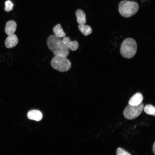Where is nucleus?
<instances>
[{"mask_svg": "<svg viewBox=\"0 0 155 155\" xmlns=\"http://www.w3.org/2000/svg\"><path fill=\"white\" fill-rule=\"evenodd\" d=\"M46 43L48 48L55 56L67 57L69 55V49L61 38L51 35L48 37Z\"/></svg>", "mask_w": 155, "mask_h": 155, "instance_id": "1", "label": "nucleus"}, {"mask_svg": "<svg viewBox=\"0 0 155 155\" xmlns=\"http://www.w3.org/2000/svg\"><path fill=\"white\" fill-rule=\"evenodd\" d=\"M139 6L137 3L133 1L123 0L119 5V11L123 17L128 18L135 15L137 12Z\"/></svg>", "mask_w": 155, "mask_h": 155, "instance_id": "2", "label": "nucleus"}, {"mask_svg": "<svg viewBox=\"0 0 155 155\" xmlns=\"http://www.w3.org/2000/svg\"><path fill=\"white\" fill-rule=\"evenodd\" d=\"M137 51V44L133 38H128L122 42L120 47V53L124 58L130 59L135 55Z\"/></svg>", "mask_w": 155, "mask_h": 155, "instance_id": "3", "label": "nucleus"}, {"mask_svg": "<svg viewBox=\"0 0 155 155\" xmlns=\"http://www.w3.org/2000/svg\"><path fill=\"white\" fill-rule=\"evenodd\" d=\"M51 64L55 69L61 72L68 71L71 67L70 61L66 57L55 56L52 59Z\"/></svg>", "mask_w": 155, "mask_h": 155, "instance_id": "4", "label": "nucleus"}, {"mask_svg": "<svg viewBox=\"0 0 155 155\" xmlns=\"http://www.w3.org/2000/svg\"><path fill=\"white\" fill-rule=\"evenodd\" d=\"M144 107V104L141 103L137 105H127L124 109L123 114L125 117L129 120L134 119L141 113Z\"/></svg>", "mask_w": 155, "mask_h": 155, "instance_id": "5", "label": "nucleus"}, {"mask_svg": "<svg viewBox=\"0 0 155 155\" xmlns=\"http://www.w3.org/2000/svg\"><path fill=\"white\" fill-rule=\"evenodd\" d=\"M63 41L66 46L73 51L77 50L79 47V43L76 40L71 41L70 38L68 37H63Z\"/></svg>", "mask_w": 155, "mask_h": 155, "instance_id": "6", "label": "nucleus"}, {"mask_svg": "<svg viewBox=\"0 0 155 155\" xmlns=\"http://www.w3.org/2000/svg\"><path fill=\"white\" fill-rule=\"evenodd\" d=\"M18 40L16 36L13 34L8 35L6 38L5 44V47L8 49L14 47L18 43Z\"/></svg>", "mask_w": 155, "mask_h": 155, "instance_id": "7", "label": "nucleus"}, {"mask_svg": "<svg viewBox=\"0 0 155 155\" xmlns=\"http://www.w3.org/2000/svg\"><path fill=\"white\" fill-rule=\"evenodd\" d=\"M17 24L13 20H10L6 23L5 28V33L8 35L13 34L16 31Z\"/></svg>", "mask_w": 155, "mask_h": 155, "instance_id": "8", "label": "nucleus"}, {"mask_svg": "<svg viewBox=\"0 0 155 155\" xmlns=\"http://www.w3.org/2000/svg\"><path fill=\"white\" fill-rule=\"evenodd\" d=\"M27 115L28 119L36 121H40L42 118V113L37 110H32L29 111Z\"/></svg>", "mask_w": 155, "mask_h": 155, "instance_id": "9", "label": "nucleus"}, {"mask_svg": "<svg viewBox=\"0 0 155 155\" xmlns=\"http://www.w3.org/2000/svg\"><path fill=\"white\" fill-rule=\"evenodd\" d=\"M143 100V97L140 92L136 93L131 98L129 104L133 106L137 105L141 103Z\"/></svg>", "mask_w": 155, "mask_h": 155, "instance_id": "10", "label": "nucleus"}, {"mask_svg": "<svg viewBox=\"0 0 155 155\" xmlns=\"http://www.w3.org/2000/svg\"><path fill=\"white\" fill-rule=\"evenodd\" d=\"M77 22L79 24H84L86 22V16L82 9H78L75 12Z\"/></svg>", "mask_w": 155, "mask_h": 155, "instance_id": "11", "label": "nucleus"}, {"mask_svg": "<svg viewBox=\"0 0 155 155\" xmlns=\"http://www.w3.org/2000/svg\"><path fill=\"white\" fill-rule=\"evenodd\" d=\"M53 31L54 35L57 37L61 38L65 36L66 34L60 24H57L53 28Z\"/></svg>", "mask_w": 155, "mask_h": 155, "instance_id": "12", "label": "nucleus"}, {"mask_svg": "<svg viewBox=\"0 0 155 155\" xmlns=\"http://www.w3.org/2000/svg\"><path fill=\"white\" fill-rule=\"evenodd\" d=\"M78 28L80 32L85 36H88L92 33V29L89 25L79 24Z\"/></svg>", "mask_w": 155, "mask_h": 155, "instance_id": "13", "label": "nucleus"}, {"mask_svg": "<svg viewBox=\"0 0 155 155\" xmlns=\"http://www.w3.org/2000/svg\"><path fill=\"white\" fill-rule=\"evenodd\" d=\"M144 111L147 114L155 116V107L153 105L148 104L144 107Z\"/></svg>", "mask_w": 155, "mask_h": 155, "instance_id": "14", "label": "nucleus"}, {"mask_svg": "<svg viewBox=\"0 0 155 155\" xmlns=\"http://www.w3.org/2000/svg\"><path fill=\"white\" fill-rule=\"evenodd\" d=\"M5 10L7 12H9L12 10L13 7V4L10 0L6 1L5 3Z\"/></svg>", "mask_w": 155, "mask_h": 155, "instance_id": "15", "label": "nucleus"}, {"mask_svg": "<svg viewBox=\"0 0 155 155\" xmlns=\"http://www.w3.org/2000/svg\"><path fill=\"white\" fill-rule=\"evenodd\" d=\"M117 155H131V154L120 148H118L116 151Z\"/></svg>", "mask_w": 155, "mask_h": 155, "instance_id": "16", "label": "nucleus"}, {"mask_svg": "<svg viewBox=\"0 0 155 155\" xmlns=\"http://www.w3.org/2000/svg\"><path fill=\"white\" fill-rule=\"evenodd\" d=\"M154 154H155V142H154L153 146V148H152Z\"/></svg>", "mask_w": 155, "mask_h": 155, "instance_id": "17", "label": "nucleus"}]
</instances>
